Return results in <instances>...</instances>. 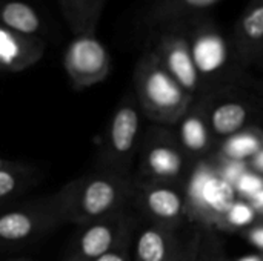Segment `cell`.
<instances>
[{
	"mask_svg": "<svg viewBox=\"0 0 263 261\" xmlns=\"http://www.w3.org/2000/svg\"><path fill=\"white\" fill-rule=\"evenodd\" d=\"M133 194L134 175L99 169L68 183L55 197L65 223L80 226L129 209Z\"/></svg>",
	"mask_w": 263,
	"mask_h": 261,
	"instance_id": "1",
	"label": "cell"
},
{
	"mask_svg": "<svg viewBox=\"0 0 263 261\" xmlns=\"http://www.w3.org/2000/svg\"><path fill=\"white\" fill-rule=\"evenodd\" d=\"M185 25L194 63L202 80V95L231 85H247L250 71L240 63L227 32L213 14L193 17Z\"/></svg>",
	"mask_w": 263,
	"mask_h": 261,
	"instance_id": "2",
	"label": "cell"
},
{
	"mask_svg": "<svg viewBox=\"0 0 263 261\" xmlns=\"http://www.w3.org/2000/svg\"><path fill=\"white\" fill-rule=\"evenodd\" d=\"M133 83L145 118L156 125L173 128L196 98L173 78L149 48L134 66Z\"/></svg>",
	"mask_w": 263,
	"mask_h": 261,
	"instance_id": "3",
	"label": "cell"
},
{
	"mask_svg": "<svg viewBox=\"0 0 263 261\" xmlns=\"http://www.w3.org/2000/svg\"><path fill=\"white\" fill-rule=\"evenodd\" d=\"M188 209L197 229H220L239 195L219 169L216 154L193 165L183 182Z\"/></svg>",
	"mask_w": 263,
	"mask_h": 261,
	"instance_id": "4",
	"label": "cell"
},
{
	"mask_svg": "<svg viewBox=\"0 0 263 261\" xmlns=\"http://www.w3.org/2000/svg\"><path fill=\"white\" fill-rule=\"evenodd\" d=\"M143 112L134 92H128L116 106L99 151V169L122 175H134L143 137Z\"/></svg>",
	"mask_w": 263,
	"mask_h": 261,
	"instance_id": "5",
	"label": "cell"
},
{
	"mask_svg": "<svg viewBox=\"0 0 263 261\" xmlns=\"http://www.w3.org/2000/svg\"><path fill=\"white\" fill-rule=\"evenodd\" d=\"M193 165L171 126L149 123L145 128L137 154L136 180L183 185Z\"/></svg>",
	"mask_w": 263,
	"mask_h": 261,
	"instance_id": "6",
	"label": "cell"
},
{
	"mask_svg": "<svg viewBox=\"0 0 263 261\" xmlns=\"http://www.w3.org/2000/svg\"><path fill=\"white\" fill-rule=\"evenodd\" d=\"M206 118L217 143L248 128L263 126V105L247 85H231L203 94Z\"/></svg>",
	"mask_w": 263,
	"mask_h": 261,
	"instance_id": "7",
	"label": "cell"
},
{
	"mask_svg": "<svg viewBox=\"0 0 263 261\" xmlns=\"http://www.w3.org/2000/svg\"><path fill=\"white\" fill-rule=\"evenodd\" d=\"M131 209L137 212L142 222L151 225L170 229L194 226L182 183L139 182L134 178Z\"/></svg>",
	"mask_w": 263,
	"mask_h": 261,
	"instance_id": "8",
	"label": "cell"
},
{
	"mask_svg": "<svg viewBox=\"0 0 263 261\" xmlns=\"http://www.w3.org/2000/svg\"><path fill=\"white\" fill-rule=\"evenodd\" d=\"M62 223L55 194L0 209V249L26 245Z\"/></svg>",
	"mask_w": 263,
	"mask_h": 261,
	"instance_id": "9",
	"label": "cell"
},
{
	"mask_svg": "<svg viewBox=\"0 0 263 261\" xmlns=\"http://www.w3.org/2000/svg\"><path fill=\"white\" fill-rule=\"evenodd\" d=\"M202 231L170 229L146 222L139 223L133 238V261H200Z\"/></svg>",
	"mask_w": 263,
	"mask_h": 261,
	"instance_id": "10",
	"label": "cell"
},
{
	"mask_svg": "<svg viewBox=\"0 0 263 261\" xmlns=\"http://www.w3.org/2000/svg\"><path fill=\"white\" fill-rule=\"evenodd\" d=\"M173 78L191 95H202V80L199 77L190 37L183 23H173L149 32L148 46Z\"/></svg>",
	"mask_w": 263,
	"mask_h": 261,
	"instance_id": "11",
	"label": "cell"
},
{
	"mask_svg": "<svg viewBox=\"0 0 263 261\" xmlns=\"http://www.w3.org/2000/svg\"><path fill=\"white\" fill-rule=\"evenodd\" d=\"M63 65L72 86L83 89L103 82L111 72L112 60L96 32H82L66 46Z\"/></svg>",
	"mask_w": 263,
	"mask_h": 261,
	"instance_id": "12",
	"label": "cell"
},
{
	"mask_svg": "<svg viewBox=\"0 0 263 261\" xmlns=\"http://www.w3.org/2000/svg\"><path fill=\"white\" fill-rule=\"evenodd\" d=\"M129 209L102 220L80 225L74 237L71 255L83 261H94L116 248L122 240L133 235L140 218L137 214L129 212Z\"/></svg>",
	"mask_w": 263,
	"mask_h": 261,
	"instance_id": "13",
	"label": "cell"
},
{
	"mask_svg": "<svg viewBox=\"0 0 263 261\" xmlns=\"http://www.w3.org/2000/svg\"><path fill=\"white\" fill-rule=\"evenodd\" d=\"M173 129L191 163L213 157L217 152L219 143L208 125L203 95H199L193 100L190 108L182 114Z\"/></svg>",
	"mask_w": 263,
	"mask_h": 261,
	"instance_id": "14",
	"label": "cell"
},
{
	"mask_svg": "<svg viewBox=\"0 0 263 261\" xmlns=\"http://www.w3.org/2000/svg\"><path fill=\"white\" fill-rule=\"evenodd\" d=\"M236 54L248 71L263 51V0H250L230 29Z\"/></svg>",
	"mask_w": 263,
	"mask_h": 261,
	"instance_id": "15",
	"label": "cell"
},
{
	"mask_svg": "<svg viewBox=\"0 0 263 261\" xmlns=\"http://www.w3.org/2000/svg\"><path fill=\"white\" fill-rule=\"evenodd\" d=\"M223 0H149L143 9L142 22L149 32L166 25L186 22L213 9Z\"/></svg>",
	"mask_w": 263,
	"mask_h": 261,
	"instance_id": "16",
	"label": "cell"
},
{
	"mask_svg": "<svg viewBox=\"0 0 263 261\" xmlns=\"http://www.w3.org/2000/svg\"><path fill=\"white\" fill-rule=\"evenodd\" d=\"M45 49L42 37L23 35L0 25V71H25L42 58Z\"/></svg>",
	"mask_w": 263,
	"mask_h": 261,
	"instance_id": "17",
	"label": "cell"
},
{
	"mask_svg": "<svg viewBox=\"0 0 263 261\" xmlns=\"http://www.w3.org/2000/svg\"><path fill=\"white\" fill-rule=\"evenodd\" d=\"M108 0H59L62 14L76 34L96 32Z\"/></svg>",
	"mask_w": 263,
	"mask_h": 261,
	"instance_id": "18",
	"label": "cell"
},
{
	"mask_svg": "<svg viewBox=\"0 0 263 261\" xmlns=\"http://www.w3.org/2000/svg\"><path fill=\"white\" fill-rule=\"evenodd\" d=\"M262 149L263 126H254L220 142L216 155L225 162L248 163Z\"/></svg>",
	"mask_w": 263,
	"mask_h": 261,
	"instance_id": "19",
	"label": "cell"
},
{
	"mask_svg": "<svg viewBox=\"0 0 263 261\" xmlns=\"http://www.w3.org/2000/svg\"><path fill=\"white\" fill-rule=\"evenodd\" d=\"M0 25L23 35L40 37L42 18L35 8L22 0L0 2Z\"/></svg>",
	"mask_w": 263,
	"mask_h": 261,
	"instance_id": "20",
	"label": "cell"
},
{
	"mask_svg": "<svg viewBox=\"0 0 263 261\" xmlns=\"http://www.w3.org/2000/svg\"><path fill=\"white\" fill-rule=\"evenodd\" d=\"M34 172L22 165L9 163L0 166V203L12 202L29 188Z\"/></svg>",
	"mask_w": 263,
	"mask_h": 261,
	"instance_id": "21",
	"label": "cell"
},
{
	"mask_svg": "<svg viewBox=\"0 0 263 261\" xmlns=\"http://www.w3.org/2000/svg\"><path fill=\"white\" fill-rule=\"evenodd\" d=\"M257 214L253 209V206L250 205V202L239 198L233 208L228 211L222 231L227 232H233V234H240L243 231H247L248 228H251L253 225L257 223Z\"/></svg>",
	"mask_w": 263,
	"mask_h": 261,
	"instance_id": "22",
	"label": "cell"
},
{
	"mask_svg": "<svg viewBox=\"0 0 263 261\" xmlns=\"http://www.w3.org/2000/svg\"><path fill=\"white\" fill-rule=\"evenodd\" d=\"M234 189L239 195V198L242 200H250L253 198L256 194H259L263 191V177L259 175L257 172H254L253 169H247L245 172L240 174V177L236 180L234 183Z\"/></svg>",
	"mask_w": 263,
	"mask_h": 261,
	"instance_id": "23",
	"label": "cell"
},
{
	"mask_svg": "<svg viewBox=\"0 0 263 261\" xmlns=\"http://www.w3.org/2000/svg\"><path fill=\"white\" fill-rule=\"evenodd\" d=\"M134 234L126 237L125 240H122L116 248H112L111 251H108L106 254H103L102 257H99L97 260L94 261H133V238H134Z\"/></svg>",
	"mask_w": 263,
	"mask_h": 261,
	"instance_id": "24",
	"label": "cell"
},
{
	"mask_svg": "<svg viewBox=\"0 0 263 261\" xmlns=\"http://www.w3.org/2000/svg\"><path fill=\"white\" fill-rule=\"evenodd\" d=\"M242 238H245L253 248H256L257 251L263 252V222L257 220L256 225H253L251 228H248L247 231L239 234Z\"/></svg>",
	"mask_w": 263,
	"mask_h": 261,
	"instance_id": "25",
	"label": "cell"
},
{
	"mask_svg": "<svg viewBox=\"0 0 263 261\" xmlns=\"http://www.w3.org/2000/svg\"><path fill=\"white\" fill-rule=\"evenodd\" d=\"M250 202V205L253 206V209L256 211V214H257V218L263 222V191H260L259 194H256L253 198H250L248 200Z\"/></svg>",
	"mask_w": 263,
	"mask_h": 261,
	"instance_id": "26",
	"label": "cell"
},
{
	"mask_svg": "<svg viewBox=\"0 0 263 261\" xmlns=\"http://www.w3.org/2000/svg\"><path fill=\"white\" fill-rule=\"evenodd\" d=\"M248 168L253 169L254 172H257L259 175L263 177V149L248 162Z\"/></svg>",
	"mask_w": 263,
	"mask_h": 261,
	"instance_id": "27",
	"label": "cell"
},
{
	"mask_svg": "<svg viewBox=\"0 0 263 261\" xmlns=\"http://www.w3.org/2000/svg\"><path fill=\"white\" fill-rule=\"evenodd\" d=\"M248 86L257 94V97L260 98V102H262L263 105V77H257V78L251 77L248 80Z\"/></svg>",
	"mask_w": 263,
	"mask_h": 261,
	"instance_id": "28",
	"label": "cell"
},
{
	"mask_svg": "<svg viewBox=\"0 0 263 261\" xmlns=\"http://www.w3.org/2000/svg\"><path fill=\"white\" fill-rule=\"evenodd\" d=\"M234 261H263V257L262 254H251V255H245Z\"/></svg>",
	"mask_w": 263,
	"mask_h": 261,
	"instance_id": "29",
	"label": "cell"
},
{
	"mask_svg": "<svg viewBox=\"0 0 263 261\" xmlns=\"http://www.w3.org/2000/svg\"><path fill=\"white\" fill-rule=\"evenodd\" d=\"M251 69H257L260 74H262L263 77V51L260 52V55L256 58V62H254V65H253V68Z\"/></svg>",
	"mask_w": 263,
	"mask_h": 261,
	"instance_id": "30",
	"label": "cell"
},
{
	"mask_svg": "<svg viewBox=\"0 0 263 261\" xmlns=\"http://www.w3.org/2000/svg\"><path fill=\"white\" fill-rule=\"evenodd\" d=\"M63 261H83V260H80V258H77V257H74V255H71V254H69V257H68V258H65Z\"/></svg>",
	"mask_w": 263,
	"mask_h": 261,
	"instance_id": "31",
	"label": "cell"
},
{
	"mask_svg": "<svg viewBox=\"0 0 263 261\" xmlns=\"http://www.w3.org/2000/svg\"><path fill=\"white\" fill-rule=\"evenodd\" d=\"M5 163H6V162H5V160H2V158H0V166H2V165H5Z\"/></svg>",
	"mask_w": 263,
	"mask_h": 261,
	"instance_id": "32",
	"label": "cell"
},
{
	"mask_svg": "<svg viewBox=\"0 0 263 261\" xmlns=\"http://www.w3.org/2000/svg\"><path fill=\"white\" fill-rule=\"evenodd\" d=\"M262 257H263V252H262Z\"/></svg>",
	"mask_w": 263,
	"mask_h": 261,
	"instance_id": "33",
	"label": "cell"
},
{
	"mask_svg": "<svg viewBox=\"0 0 263 261\" xmlns=\"http://www.w3.org/2000/svg\"><path fill=\"white\" fill-rule=\"evenodd\" d=\"M18 261H23V260H18Z\"/></svg>",
	"mask_w": 263,
	"mask_h": 261,
	"instance_id": "34",
	"label": "cell"
}]
</instances>
